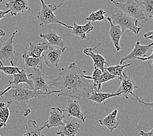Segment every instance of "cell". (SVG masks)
Here are the masks:
<instances>
[{
    "label": "cell",
    "mask_w": 153,
    "mask_h": 136,
    "mask_svg": "<svg viewBox=\"0 0 153 136\" xmlns=\"http://www.w3.org/2000/svg\"><path fill=\"white\" fill-rule=\"evenodd\" d=\"M140 135L141 136H153V128L147 132L141 130L140 132Z\"/></svg>",
    "instance_id": "836d02e7"
},
{
    "label": "cell",
    "mask_w": 153,
    "mask_h": 136,
    "mask_svg": "<svg viewBox=\"0 0 153 136\" xmlns=\"http://www.w3.org/2000/svg\"><path fill=\"white\" fill-rule=\"evenodd\" d=\"M135 60H141V61H148V64H149V60H153V48H152V53L149 56H145V57H140V58H137ZM150 65V64H149Z\"/></svg>",
    "instance_id": "1f68e13d"
},
{
    "label": "cell",
    "mask_w": 153,
    "mask_h": 136,
    "mask_svg": "<svg viewBox=\"0 0 153 136\" xmlns=\"http://www.w3.org/2000/svg\"><path fill=\"white\" fill-rule=\"evenodd\" d=\"M120 81V86L116 91L117 92H120L122 96L126 100L129 99L128 95L133 96L135 95L134 91L138 88V86L135 84L134 79L130 75H127L125 70L123 72V78Z\"/></svg>",
    "instance_id": "30bf717a"
},
{
    "label": "cell",
    "mask_w": 153,
    "mask_h": 136,
    "mask_svg": "<svg viewBox=\"0 0 153 136\" xmlns=\"http://www.w3.org/2000/svg\"><path fill=\"white\" fill-rule=\"evenodd\" d=\"M134 97H135V98H136V99L137 100V101H138V102H139V103H141V104H143V105H144L145 106L147 107H149V108H151V109H153V102H152L147 103V102H144L143 100H140V99L139 98V97H137V96H136V95H135V96H134Z\"/></svg>",
    "instance_id": "4dcf8cb0"
},
{
    "label": "cell",
    "mask_w": 153,
    "mask_h": 136,
    "mask_svg": "<svg viewBox=\"0 0 153 136\" xmlns=\"http://www.w3.org/2000/svg\"><path fill=\"white\" fill-rule=\"evenodd\" d=\"M86 71L80 67L78 62H73L68 69H60L58 75L49 85L56 87L60 92L57 97H69L81 100L91 95L94 91L93 83L84 77Z\"/></svg>",
    "instance_id": "6da1fadb"
},
{
    "label": "cell",
    "mask_w": 153,
    "mask_h": 136,
    "mask_svg": "<svg viewBox=\"0 0 153 136\" xmlns=\"http://www.w3.org/2000/svg\"><path fill=\"white\" fill-rule=\"evenodd\" d=\"M13 80L11 81H9L10 85H19L20 84L25 83L30 86V88L33 90V84L32 80L29 79L26 71L24 69H22L21 71L18 73L13 75Z\"/></svg>",
    "instance_id": "7402d4cb"
},
{
    "label": "cell",
    "mask_w": 153,
    "mask_h": 136,
    "mask_svg": "<svg viewBox=\"0 0 153 136\" xmlns=\"http://www.w3.org/2000/svg\"><path fill=\"white\" fill-rule=\"evenodd\" d=\"M9 13V10L7 9L6 10H2L0 9V21H1L3 18H5V16Z\"/></svg>",
    "instance_id": "e575fe53"
},
{
    "label": "cell",
    "mask_w": 153,
    "mask_h": 136,
    "mask_svg": "<svg viewBox=\"0 0 153 136\" xmlns=\"http://www.w3.org/2000/svg\"><path fill=\"white\" fill-rule=\"evenodd\" d=\"M116 78H117L116 76L111 74V73L105 68V69L103 70L102 75L100 77L98 82H97L94 90H96V91L98 92H100L101 90H102V84L111 81V80H113Z\"/></svg>",
    "instance_id": "484cf974"
},
{
    "label": "cell",
    "mask_w": 153,
    "mask_h": 136,
    "mask_svg": "<svg viewBox=\"0 0 153 136\" xmlns=\"http://www.w3.org/2000/svg\"><path fill=\"white\" fill-rule=\"evenodd\" d=\"M3 1H5V0H0V3H1V2H3Z\"/></svg>",
    "instance_id": "74e56055"
},
{
    "label": "cell",
    "mask_w": 153,
    "mask_h": 136,
    "mask_svg": "<svg viewBox=\"0 0 153 136\" xmlns=\"http://www.w3.org/2000/svg\"><path fill=\"white\" fill-rule=\"evenodd\" d=\"M100 45L101 43H100L94 48L89 47L85 48L84 51H83V53L85 55L88 56H90L92 59L94 68H98L100 69L101 70L103 71L105 69V64L109 65V63H107V62H106L105 58H104L102 55L100 54L98 52L95 53V52H94L96 49H97V48H98Z\"/></svg>",
    "instance_id": "2e32d148"
},
{
    "label": "cell",
    "mask_w": 153,
    "mask_h": 136,
    "mask_svg": "<svg viewBox=\"0 0 153 136\" xmlns=\"http://www.w3.org/2000/svg\"><path fill=\"white\" fill-rule=\"evenodd\" d=\"M18 32V30H15L7 40L1 41L3 43L0 48V60L9 61L13 66L16 65L20 56V54L15 51L14 47V38Z\"/></svg>",
    "instance_id": "8992f818"
},
{
    "label": "cell",
    "mask_w": 153,
    "mask_h": 136,
    "mask_svg": "<svg viewBox=\"0 0 153 136\" xmlns=\"http://www.w3.org/2000/svg\"><path fill=\"white\" fill-rule=\"evenodd\" d=\"M122 96L120 92H113V93H109V92H98L96 90H94V92L89 96L87 99L88 100L92 101V102H95L96 103L100 104L103 103L106 107V104L105 103L106 100H108L109 98L116 96Z\"/></svg>",
    "instance_id": "ffe728a7"
},
{
    "label": "cell",
    "mask_w": 153,
    "mask_h": 136,
    "mask_svg": "<svg viewBox=\"0 0 153 136\" xmlns=\"http://www.w3.org/2000/svg\"><path fill=\"white\" fill-rule=\"evenodd\" d=\"M67 48H55L50 45L43 53V61L45 64L50 68H58L60 64L62 54Z\"/></svg>",
    "instance_id": "ba28073f"
},
{
    "label": "cell",
    "mask_w": 153,
    "mask_h": 136,
    "mask_svg": "<svg viewBox=\"0 0 153 136\" xmlns=\"http://www.w3.org/2000/svg\"><path fill=\"white\" fill-rule=\"evenodd\" d=\"M105 14V10L103 9H100L97 11L90 13V15L85 19V20L88 22H102L105 20V17L104 16Z\"/></svg>",
    "instance_id": "83f0119b"
},
{
    "label": "cell",
    "mask_w": 153,
    "mask_h": 136,
    "mask_svg": "<svg viewBox=\"0 0 153 136\" xmlns=\"http://www.w3.org/2000/svg\"><path fill=\"white\" fill-rule=\"evenodd\" d=\"M11 85H9L8 87H7V88H5V90H1V91H0V97H1V96H3V94H4L7 91V90L10 88H11Z\"/></svg>",
    "instance_id": "d590c367"
},
{
    "label": "cell",
    "mask_w": 153,
    "mask_h": 136,
    "mask_svg": "<svg viewBox=\"0 0 153 136\" xmlns=\"http://www.w3.org/2000/svg\"><path fill=\"white\" fill-rule=\"evenodd\" d=\"M39 37L51 46H56L60 48H67L62 37L57 34L56 31L53 30H48L45 33H40Z\"/></svg>",
    "instance_id": "e0dca14e"
},
{
    "label": "cell",
    "mask_w": 153,
    "mask_h": 136,
    "mask_svg": "<svg viewBox=\"0 0 153 136\" xmlns=\"http://www.w3.org/2000/svg\"><path fill=\"white\" fill-rule=\"evenodd\" d=\"M131 64H120L117 65H111L108 68H105L111 74H112L119 79L120 81L123 78V72L125 70V69L128 67H130Z\"/></svg>",
    "instance_id": "4316f807"
},
{
    "label": "cell",
    "mask_w": 153,
    "mask_h": 136,
    "mask_svg": "<svg viewBox=\"0 0 153 136\" xmlns=\"http://www.w3.org/2000/svg\"><path fill=\"white\" fill-rule=\"evenodd\" d=\"M110 17L114 24L120 26L123 33L126 30H130L135 34H138L142 30L141 27L138 26V21L136 19L126 15L120 9L115 14L111 15Z\"/></svg>",
    "instance_id": "5b68a950"
},
{
    "label": "cell",
    "mask_w": 153,
    "mask_h": 136,
    "mask_svg": "<svg viewBox=\"0 0 153 136\" xmlns=\"http://www.w3.org/2000/svg\"><path fill=\"white\" fill-rule=\"evenodd\" d=\"M107 20L109 21L110 24V29L109 30V36L111 39V42L114 45V48L117 52H119L121 50V47H120V40L123 36V31H122L121 27L118 24H115L113 22L111 17L109 16L107 18Z\"/></svg>",
    "instance_id": "9a60e30c"
},
{
    "label": "cell",
    "mask_w": 153,
    "mask_h": 136,
    "mask_svg": "<svg viewBox=\"0 0 153 136\" xmlns=\"http://www.w3.org/2000/svg\"><path fill=\"white\" fill-rule=\"evenodd\" d=\"M28 77L32 80L33 84V90L36 92H41L46 93L47 95L54 93L59 94L60 90H54L50 91L48 87V77L45 75L43 72H41L39 69H35L33 73L27 75Z\"/></svg>",
    "instance_id": "52a82bcc"
},
{
    "label": "cell",
    "mask_w": 153,
    "mask_h": 136,
    "mask_svg": "<svg viewBox=\"0 0 153 136\" xmlns=\"http://www.w3.org/2000/svg\"><path fill=\"white\" fill-rule=\"evenodd\" d=\"M64 125L59 127L56 135L60 136H75L81 128V123L76 118L66 115L64 120Z\"/></svg>",
    "instance_id": "9c48e42d"
},
{
    "label": "cell",
    "mask_w": 153,
    "mask_h": 136,
    "mask_svg": "<svg viewBox=\"0 0 153 136\" xmlns=\"http://www.w3.org/2000/svg\"><path fill=\"white\" fill-rule=\"evenodd\" d=\"M6 36V33L4 30H0V41H1V38Z\"/></svg>",
    "instance_id": "8d00e7d4"
},
{
    "label": "cell",
    "mask_w": 153,
    "mask_h": 136,
    "mask_svg": "<svg viewBox=\"0 0 153 136\" xmlns=\"http://www.w3.org/2000/svg\"><path fill=\"white\" fill-rule=\"evenodd\" d=\"M152 123H153V121H152Z\"/></svg>",
    "instance_id": "ab89813d"
},
{
    "label": "cell",
    "mask_w": 153,
    "mask_h": 136,
    "mask_svg": "<svg viewBox=\"0 0 153 136\" xmlns=\"http://www.w3.org/2000/svg\"><path fill=\"white\" fill-rule=\"evenodd\" d=\"M152 46L153 42L149 45H143L141 44L140 40H137L134 47L133 51H132L130 54H128L127 56H126L123 57L120 59V61L119 62L120 64H123V63H124L127 60H135L137 58L147 56V53L149 49Z\"/></svg>",
    "instance_id": "4fadbf2b"
},
{
    "label": "cell",
    "mask_w": 153,
    "mask_h": 136,
    "mask_svg": "<svg viewBox=\"0 0 153 136\" xmlns=\"http://www.w3.org/2000/svg\"><path fill=\"white\" fill-rule=\"evenodd\" d=\"M45 127H40L35 120H29L26 124V132L23 134L24 136H44L42 131Z\"/></svg>",
    "instance_id": "603a6c76"
},
{
    "label": "cell",
    "mask_w": 153,
    "mask_h": 136,
    "mask_svg": "<svg viewBox=\"0 0 153 136\" xmlns=\"http://www.w3.org/2000/svg\"><path fill=\"white\" fill-rule=\"evenodd\" d=\"M88 111L89 110H87L85 112H82L81 106L79 103V100L74 98L68 101L67 105H66L65 109L64 110L67 116L72 117L76 119L81 120L82 123H84L87 118L86 116V113H88Z\"/></svg>",
    "instance_id": "7c38bea8"
},
{
    "label": "cell",
    "mask_w": 153,
    "mask_h": 136,
    "mask_svg": "<svg viewBox=\"0 0 153 136\" xmlns=\"http://www.w3.org/2000/svg\"><path fill=\"white\" fill-rule=\"evenodd\" d=\"M118 114V109H115L113 112L107 115L105 117H104L102 119H99L98 122L101 126H105L109 132H112L119 126V123L117 120V116Z\"/></svg>",
    "instance_id": "d6986e66"
},
{
    "label": "cell",
    "mask_w": 153,
    "mask_h": 136,
    "mask_svg": "<svg viewBox=\"0 0 153 136\" xmlns=\"http://www.w3.org/2000/svg\"><path fill=\"white\" fill-rule=\"evenodd\" d=\"M66 114L64 110L59 107H52L50 110L49 117L44 125L48 129L59 128L64 125V120Z\"/></svg>",
    "instance_id": "8fae6325"
},
{
    "label": "cell",
    "mask_w": 153,
    "mask_h": 136,
    "mask_svg": "<svg viewBox=\"0 0 153 136\" xmlns=\"http://www.w3.org/2000/svg\"><path fill=\"white\" fill-rule=\"evenodd\" d=\"M152 66H153V62H152Z\"/></svg>",
    "instance_id": "f35d334b"
},
{
    "label": "cell",
    "mask_w": 153,
    "mask_h": 136,
    "mask_svg": "<svg viewBox=\"0 0 153 136\" xmlns=\"http://www.w3.org/2000/svg\"><path fill=\"white\" fill-rule=\"evenodd\" d=\"M10 117L9 102L0 103V128L5 127Z\"/></svg>",
    "instance_id": "d4e9b609"
},
{
    "label": "cell",
    "mask_w": 153,
    "mask_h": 136,
    "mask_svg": "<svg viewBox=\"0 0 153 136\" xmlns=\"http://www.w3.org/2000/svg\"><path fill=\"white\" fill-rule=\"evenodd\" d=\"M40 1L41 3V9L37 16V19L39 23V26L48 25V24H58L68 27L69 29L73 28V26H68V24L62 22L54 15V12L63 5L64 3V2L60 3V4L47 5L45 3L44 0H40Z\"/></svg>",
    "instance_id": "3957f363"
},
{
    "label": "cell",
    "mask_w": 153,
    "mask_h": 136,
    "mask_svg": "<svg viewBox=\"0 0 153 136\" xmlns=\"http://www.w3.org/2000/svg\"><path fill=\"white\" fill-rule=\"evenodd\" d=\"M11 86V88L3 94L8 99L10 112L19 113L24 117L28 116L31 113L28 107L30 100L37 98L39 95H47L46 93L24 88L20 85Z\"/></svg>",
    "instance_id": "7a4b0ae2"
},
{
    "label": "cell",
    "mask_w": 153,
    "mask_h": 136,
    "mask_svg": "<svg viewBox=\"0 0 153 136\" xmlns=\"http://www.w3.org/2000/svg\"><path fill=\"white\" fill-rule=\"evenodd\" d=\"M142 6L146 17L153 20V0H143Z\"/></svg>",
    "instance_id": "f1b7e54d"
},
{
    "label": "cell",
    "mask_w": 153,
    "mask_h": 136,
    "mask_svg": "<svg viewBox=\"0 0 153 136\" xmlns=\"http://www.w3.org/2000/svg\"><path fill=\"white\" fill-rule=\"evenodd\" d=\"M111 2L125 14L133 17L137 21H140L141 23H145L149 20L144 13L142 3L138 0H126L124 3L117 2L114 0H111Z\"/></svg>",
    "instance_id": "277c9868"
},
{
    "label": "cell",
    "mask_w": 153,
    "mask_h": 136,
    "mask_svg": "<svg viewBox=\"0 0 153 136\" xmlns=\"http://www.w3.org/2000/svg\"><path fill=\"white\" fill-rule=\"evenodd\" d=\"M21 70L22 69L17 67L16 65L5 66L3 64V62L0 60V71L7 75H13L15 73H20Z\"/></svg>",
    "instance_id": "f546056e"
},
{
    "label": "cell",
    "mask_w": 153,
    "mask_h": 136,
    "mask_svg": "<svg viewBox=\"0 0 153 136\" xmlns=\"http://www.w3.org/2000/svg\"><path fill=\"white\" fill-rule=\"evenodd\" d=\"M22 57L26 67L29 68H33V69H41L43 68V64L44 62L43 55L41 57L36 58L32 56H27L24 54H22Z\"/></svg>",
    "instance_id": "cb8c5ba5"
},
{
    "label": "cell",
    "mask_w": 153,
    "mask_h": 136,
    "mask_svg": "<svg viewBox=\"0 0 153 136\" xmlns=\"http://www.w3.org/2000/svg\"><path fill=\"white\" fill-rule=\"evenodd\" d=\"M143 37L145 39H151L153 41V30L145 33Z\"/></svg>",
    "instance_id": "d6a6232c"
},
{
    "label": "cell",
    "mask_w": 153,
    "mask_h": 136,
    "mask_svg": "<svg viewBox=\"0 0 153 136\" xmlns=\"http://www.w3.org/2000/svg\"><path fill=\"white\" fill-rule=\"evenodd\" d=\"M49 46L50 45L46 41L41 43H30L28 47L26 48L24 54L27 56L41 57Z\"/></svg>",
    "instance_id": "ac0fdd59"
},
{
    "label": "cell",
    "mask_w": 153,
    "mask_h": 136,
    "mask_svg": "<svg viewBox=\"0 0 153 136\" xmlns=\"http://www.w3.org/2000/svg\"><path fill=\"white\" fill-rule=\"evenodd\" d=\"M94 29L91 22H88L84 25H78L74 22L71 33L76 37H79L82 39H86V34L90 33Z\"/></svg>",
    "instance_id": "44dd1931"
},
{
    "label": "cell",
    "mask_w": 153,
    "mask_h": 136,
    "mask_svg": "<svg viewBox=\"0 0 153 136\" xmlns=\"http://www.w3.org/2000/svg\"><path fill=\"white\" fill-rule=\"evenodd\" d=\"M5 7L12 16L30 10L28 0H9L6 3Z\"/></svg>",
    "instance_id": "5bb4252c"
}]
</instances>
